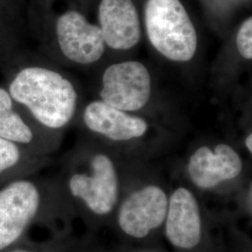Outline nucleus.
<instances>
[{
	"label": "nucleus",
	"mask_w": 252,
	"mask_h": 252,
	"mask_svg": "<svg viewBox=\"0 0 252 252\" xmlns=\"http://www.w3.org/2000/svg\"><path fill=\"white\" fill-rule=\"evenodd\" d=\"M6 81L11 98L46 132L57 135L72 123L79 94L62 73L20 60L9 65Z\"/></svg>",
	"instance_id": "nucleus-1"
},
{
	"label": "nucleus",
	"mask_w": 252,
	"mask_h": 252,
	"mask_svg": "<svg viewBox=\"0 0 252 252\" xmlns=\"http://www.w3.org/2000/svg\"><path fill=\"white\" fill-rule=\"evenodd\" d=\"M60 189L72 210L92 216H109L121 200L122 179L110 153L81 147L66 159Z\"/></svg>",
	"instance_id": "nucleus-2"
},
{
	"label": "nucleus",
	"mask_w": 252,
	"mask_h": 252,
	"mask_svg": "<svg viewBox=\"0 0 252 252\" xmlns=\"http://www.w3.org/2000/svg\"><path fill=\"white\" fill-rule=\"evenodd\" d=\"M58 206L69 207L60 186L45 185L30 177L19 178L2 184L0 186V252L18 241L27 228L42 213L57 210Z\"/></svg>",
	"instance_id": "nucleus-3"
},
{
	"label": "nucleus",
	"mask_w": 252,
	"mask_h": 252,
	"mask_svg": "<svg viewBox=\"0 0 252 252\" xmlns=\"http://www.w3.org/2000/svg\"><path fill=\"white\" fill-rule=\"evenodd\" d=\"M145 23L153 47L175 62L189 61L197 49V35L180 0H148Z\"/></svg>",
	"instance_id": "nucleus-4"
},
{
	"label": "nucleus",
	"mask_w": 252,
	"mask_h": 252,
	"mask_svg": "<svg viewBox=\"0 0 252 252\" xmlns=\"http://www.w3.org/2000/svg\"><path fill=\"white\" fill-rule=\"evenodd\" d=\"M169 193L158 183L141 184L128 191L118 204L117 223L123 233L143 239L163 226Z\"/></svg>",
	"instance_id": "nucleus-5"
},
{
	"label": "nucleus",
	"mask_w": 252,
	"mask_h": 252,
	"mask_svg": "<svg viewBox=\"0 0 252 252\" xmlns=\"http://www.w3.org/2000/svg\"><path fill=\"white\" fill-rule=\"evenodd\" d=\"M185 171L195 189L213 191L241 178L243 158L226 142L200 145L189 153Z\"/></svg>",
	"instance_id": "nucleus-6"
},
{
	"label": "nucleus",
	"mask_w": 252,
	"mask_h": 252,
	"mask_svg": "<svg viewBox=\"0 0 252 252\" xmlns=\"http://www.w3.org/2000/svg\"><path fill=\"white\" fill-rule=\"evenodd\" d=\"M100 100L133 113L141 110L152 96V77L143 63L127 61L109 65L102 77Z\"/></svg>",
	"instance_id": "nucleus-7"
},
{
	"label": "nucleus",
	"mask_w": 252,
	"mask_h": 252,
	"mask_svg": "<svg viewBox=\"0 0 252 252\" xmlns=\"http://www.w3.org/2000/svg\"><path fill=\"white\" fill-rule=\"evenodd\" d=\"M81 122L91 135L112 144L135 145L151 135V126L144 118L113 108L100 99L86 105Z\"/></svg>",
	"instance_id": "nucleus-8"
},
{
	"label": "nucleus",
	"mask_w": 252,
	"mask_h": 252,
	"mask_svg": "<svg viewBox=\"0 0 252 252\" xmlns=\"http://www.w3.org/2000/svg\"><path fill=\"white\" fill-rule=\"evenodd\" d=\"M164 234L173 247L189 251L198 246L203 236V210L193 190L180 186L169 193Z\"/></svg>",
	"instance_id": "nucleus-9"
},
{
	"label": "nucleus",
	"mask_w": 252,
	"mask_h": 252,
	"mask_svg": "<svg viewBox=\"0 0 252 252\" xmlns=\"http://www.w3.org/2000/svg\"><path fill=\"white\" fill-rule=\"evenodd\" d=\"M56 36L63 56L73 63L91 64L98 61L105 51L99 27L90 24L76 10H68L56 21Z\"/></svg>",
	"instance_id": "nucleus-10"
},
{
	"label": "nucleus",
	"mask_w": 252,
	"mask_h": 252,
	"mask_svg": "<svg viewBox=\"0 0 252 252\" xmlns=\"http://www.w3.org/2000/svg\"><path fill=\"white\" fill-rule=\"evenodd\" d=\"M54 135L37 126L13 101L6 87L0 85V138L47 158L55 145Z\"/></svg>",
	"instance_id": "nucleus-11"
},
{
	"label": "nucleus",
	"mask_w": 252,
	"mask_h": 252,
	"mask_svg": "<svg viewBox=\"0 0 252 252\" xmlns=\"http://www.w3.org/2000/svg\"><path fill=\"white\" fill-rule=\"evenodd\" d=\"M105 44L115 50H129L140 39V25L132 0H102L98 9Z\"/></svg>",
	"instance_id": "nucleus-12"
},
{
	"label": "nucleus",
	"mask_w": 252,
	"mask_h": 252,
	"mask_svg": "<svg viewBox=\"0 0 252 252\" xmlns=\"http://www.w3.org/2000/svg\"><path fill=\"white\" fill-rule=\"evenodd\" d=\"M46 157H38L17 145L0 138V186L9 180L30 177L44 165Z\"/></svg>",
	"instance_id": "nucleus-13"
},
{
	"label": "nucleus",
	"mask_w": 252,
	"mask_h": 252,
	"mask_svg": "<svg viewBox=\"0 0 252 252\" xmlns=\"http://www.w3.org/2000/svg\"><path fill=\"white\" fill-rule=\"evenodd\" d=\"M237 48L240 54L246 59L252 58V17L244 22L240 27L236 37Z\"/></svg>",
	"instance_id": "nucleus-14"
},
{
	"label": "nucleus",
	"mask_w": 252,
	"mask_h": 252,
	"mask_svg": "<svg viewBox=\"0 0 252 252\" xmlns=\"http://www.w3.org/2000/svg\"><path fill=\"white\" fill-rule=\"evenodd\" d=\"M244 145L247 150V152L252 155V134L249 133L247 134L244 138Z\"/></svg>",
	"instance_id": "nucleus-15"
},
{
	"label": "nucleus",
	"mask_w": 252,
	"mask_h": 252,
	"mask_svg": "<svg viewBox=\"0 0 252 252\" xmlns=\"http://www.w3.org/2000/svg\"><path fill=\"white\" fill-rule=\"evenodd\" d=\"M9 252H35L33 251H29V250H26V249H15L13 251H10Z\"/></svg>",
	"instance_id": "nucleus-16"
},
{
	"label": "nucleus",
	"mask_w": 252,
	"mask_h": 252,
	"mask_svg": "<svg viewBox=\"0 0 252 252\" xmlns=\"http://www.w3.org/2000/svg\"></svg>",
	"instance_id": "nucleus-17"
}]
</instances>
